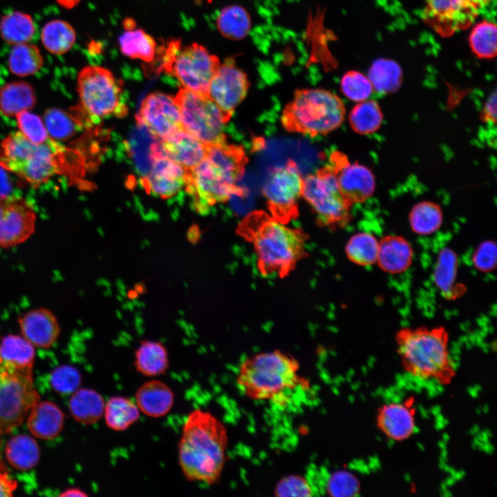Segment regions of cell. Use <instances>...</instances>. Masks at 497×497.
Returning <instances> with one entry per match:
<instances>
[{
  "label": "cell",
  "mask_w": 497,
  "mask_h": 497,
  "mask_svg": "<svg viewBox=\"0 0 497 497\" xmlns=\"http://www.w3.org/2000/svg\"><path fill=\"white\" fill-rule=\"evenodd\" d=\"M228 445V431L221 420L200 408L191 411L178 444V461L185 478L216 484L224 470Z\"/></svg>",
  "instance_id": "cell-1"
},
{
  "label": "cell",
  "mask_w": 497,
  "mask_h": 497,
  "mask_svg": "<svg viewBox=\"0 0 497 497\" xmlns=\"http://www.w3.org/2000/svg\"><path fill=\"white\" fill-rule=\"evenodd\" d=\"M236 232L253 245L257 266L263 276L284 277L308 255V235L302 229L286 226L262 210L247 214Z\"/></svg>",
  "instance_id": "cell-2"
},
{
  "label": "cell",
  "mask_w": 497,
  "mask_h": 497,
  "mask_svg": "<svg viewBox=\"0 0 497 497\" xmlns=\"http://www.w3.org/2000/svg\"><path fill=\"white\" fill-rule=\"evenodd\" d=\"M235 382L248 399L284 405L300 389L309 387L302 375L300 364L280 350L252 355L239 365Z\"/></svg>",
  "instance_id": "cell-3"
},
{
  "label": "cell",
  "mask_w": 497,
  "mask_h": 497,
  "mask_svg": "<svg viewBox=\"0 0 497 497\" xmlns=\"http://www.w3.org/2000/svg\"><path fill=\"white\" fill-rule=\"evenodd\" d=\"M248 162L242 146L226 142L206 145L204 158L195 167L186 169L185 188L199 210L204 211L232 195L243 196L237 183Z\"/></svg>",
  "instance_id": "cell-4"
},
{
  "label": "cell",
  "mask_w": 497,
  "mask_h": 497,
  "mask_svg": "<svg viewBox=\"0 0 497 497\" xmlns=\"http://www.w3.org/2000/svg\"><path fill=\"white\" fill-rule=\"evenodd\" d=\"M395 341L401 366L408 375L442 387L453 382L457 370L444 327H402L397 331Z\"/></svg>",
  "instance_id": "cell-5"
},
{
  "label": "cell",
  "mask_w": 497,
  "mask_h": 497,
  "mask_svg": "<svg viewBox=\"0 0 497 497\" xmlns=\"http://www.w3.org/2000/svg\"><path fill=\"white\" fill-rule=\"evenodd\" d=\"M345 108L341 99L324 89H299L284 108L281 122L290 133L310 137L327 135L344 121Z\"/></svg>",
  "instance_id": "cell-6"
},
{
  "label": "cell",
  "mask_w": 497,
  "mask_h": 497,
  "mask_svg": "<svg viewBox=\"0 0 497 497\" xmlns=\"http://www.w3.org/2000/svg\"><path fill=\"white\" fill-rule=\"evenodd\" d=\"M64 150L50 137L37 144L19 130L12 132L0 144V167L37 187L59 171V157Z\"/></svg>",
  "instance_id": "cell-7"
},
{
  "label": "cell",
  "mask_w": 497,
  "mask_h": 497,
  "mask_svg": "<svg viewBox=\"0 0 497 497\" xmlns=\"http://www.w3.org/2000/svg\"><path fill=\"white\" fill-rule=\"evenodd\" d=\"M302 196L311 206L320 226L338 229L346 226L351 220L353 204L342 194L329 165L303 179Z\"/></svg>",
  "instance_id": "cell-8"
},
{
  "label": "cell",
  "mask_w": 497,
  "mask_h": 497,
  "mask_svg": "<svg viewBox=\"0 0 497 497\" xmlns=\"http://www.w3.org/2000/svg\"><path fill=\"white\" fill-rule=\"evenodd\" d=\"M77 92L81 108L91 119L122 116L126 113L121 102V83L106 68H83L77 75Z\"/></svg>",
  "instance_id": "cell-9"
},
{
  "label": "cell",
  "mask_w": 497,
  "mask_h": 497,
  "mask_svg": "<svg viewBox=\"0 0 497 497\" xmlns=\"http://www.w3.org/2000/svg\"><path fill=\"white\" fill-rule=\"evenodd\" d=\"M38 402L32 368H17L0 362V434L20 425Z\"/></svg>",
  "instance_id": "cell-10"
},
{
  "label": "cell",
  "mask_w": 497,
  "mask_h": 497,
  "mask_svg": "<svg viewBox=\"0 0 497 497\" xmlns=\"http://www.w3.org/2000/svg\"><path fill=\"white\" fill-rule=\"evenodd\" d=\"M175 101L184 130L207 146L226 142L224 126L228 120L206 95L182 88Z\"/></svg>",
  "instance_id": "cell-11"
},
{
  "label": "cell",
  "mask_w": 497,
  "mask_h": 497,
  "mask_svg": "<svg viewBox=\"0 0 497 497\" xmlns=\"http://www.w3.org/2000/svg\"><path fill=\"white\" fill-rule=\"evenodd\" d=\"M302 187L303 179L293 160L289 159L284 166L272 168L262 188L271 216L284 224L296 219Z\"/></svg>",
  "instance_id": "cell-12"
},
{
  "label": "cell",
  "mask_w": 497,
  "mask_h": 497,
  "mask_svg": "<svg viewBox=\"0 0 497 497\" xmlns=\"http://www.w3.org/2000/svg\"><path fill=\"white\" fill-rule=\"evenodd\" d=\"M220 65L216 55L193 43L179 49L167 72L176 77L184 88L206 95Z\"/></svg>",
  "instance_id": "cell-13"
},
{
  "label": "cell",
  "mask_w": 497,
  "mask_h": 497,
  "mask_svg": "<svg viewBox=\"0 0 497 497\" xmlns=\"http://www.w3.org/2000/svg\"><path fill=\"white\" fill-rule=\"evenodd\" d=\"M248 87L246 74L230 58L220 64L209 84L206 96L229 121L235 108L246 97Z\"/></svg>",
  "instance_id": "cell-14"
},
{
  "label": "cell",
  "mask_w": 497,
  "mask_h": 497,
  "mask_svg": "<svg viewBox=\"0 0 497 497\" xmlns=\"http://www.w3.org/2000/svg\"><path fill=\"white\" fill-rule=\"evenodd\" d=\"M35 223V211L28 201L15 196H0V248L24 242L34 233Z\"/></svg>",
  "instance_id": "cell-15"
},
{
  "label": "cell",
  "mask_w": 497,
  "mask_h": 497,
  "mask_svg": "<svg viewBox=\"0 0 497 497\" xmlns=\"http://www.w3.org/2000/svg\"><path fill=\"white\" fill-rule=\"evenodd\" d=\"M425 1V21L443 37L467 28L478 14V8L471 0Z\"/></svg>",
  "instance_id": "cell-16"
},
{
  "label": "cell",
  "mask_w": 497,
  "mask_h": 497,
  "mask_svg": "<svg viewBox=\"0 0 497 497\" xmlns=\"http://www.w3.org/2000/svg\"><path fill=\"white\" fill-rule=\"evenodd\" d=\"M137 118L140 124L161 139L183 129L175 98L161 92H152L144 98Z\"/></svg>",
  "instance_id": "cell-17"
},
{
  "label": "cell",
  "mask_w": 497,
  "mask_h": 497,
  "mask_svg": "<svg viewBox=\"0 0 497 497\" xmlns=\"http://www.w3.org/2000/svg\"><path fill=\"white\" fill-rule=\"evenodd\" d=\"M329 162L342 194L351 203H362L373 195L376 179L369 168L350 163L344 154L337 150L330 155Z\"/></svg>",
  "instance_id": "cell-18"
},
{
  "label": "cell",
  "mask_w": 497,
  "mask_h": 497,
  "mask_svg": "<svg viewBox=\"0 0 497 497\" xmlns=\"http://www.w3.org/2000/svg\"><path fill=\"white\" fill-rule=\"evenodd\" d=\"M416 415L415 398L408 396L382 404L376 412V425L387 439L403 442L416 431Z\"/></svg>",
  "instance_id": "cell-19"
},
{
  "label": "cell",
  "mask_w": 497,
  "mask_h": 497,
  "mask_svg": "<svg viewBox=\"0 0 497 497\" xmlns=\"http://www.w3.org/2000/svg\"><path fill=\"white\" fill-rule=\"evenodd\" d=\"M153 165L143 178L144 188L149 193L167 199L174 196L185 186L186 169L172 159L151 153Z\"/></svg>",
  "instance_id": "cell-20"
},
{
  "label": "cell",
  "mask_w": 497,
  "mask_h": 497,
  "mask_svg": "<svg viewBox=\"0 0 497 497\" xmlns=\"http://www.w3.org/2000/svg\"><path fill=\"white\" fill-rule=\"evenodd\" d=\"M152 150L190 169L204 158L206 145L183 128L162 139L159 144L153 145Z\"/></svg>",
  "instance_id": "cell-21"
},
{
  "label": "cell",
  "mask_w": 497,
  "mask_h": 497,
  "mask_svg": "<svg viewBox=\"0 0 497 497\" xmlns=\"http://www.w3.org/2000/svg\"><path fill=\"white\" fill-rule=\"evenodd\" d=\"M23 337L34 347H51L59 338L60 326L49 310L40 308L25 313L19 320Z\"/></svg>",
  "instance_id": "cell-22"
},
{
  "label": "cell",
  "mask_w": 497,
  "mask_h": 497,
  "mask_svg": "<svg viewBox=\"0 0 497 497\" xmlns=\"http://www.w3.org/2000/svg\"><path fill=\"white\" fill-rule=\"evenodd\" d=\"M414 252L411 243L404 237L387 235L379 240L376 264L389 274H400L411 266Z\"/></svg>",
  "instance_id": "cell-23"
},
{
  "label": "cell",
  "mask_w": 497,
  "mask_h": 497,
  "mask_svg": "<svg viewBox=\"0 0 497 497\" xmlns=\"http://www.w3.org/2000/svg\"><path fill=\"white\" fill-rule=\"evenodd\" d=\"M174 399L170 387L158 380L146 382L135 393V403L140 412L151 418L166 415L173 407Z\"/></svg>",
  "instance_id": "cell-24"
},
{
  "label": "cell",
  "mask_w": 497,
  "mask_h": 497,
  "mask_svg": "<svg viewBox=\"0 0 497 497\" xmlns=\"http://www.w3.org/2000/svg\"><path fill=\"white\" fill-rule=\"evenodd\" d=\"M64 421V413L56 405L49 401L38 402L30 409L28 427L36 437L50 440L61 431Z\"/></svg>",
  "instance_id": "cell-25"
},
{
  "label": "cell",
  "mask_w": 497,
  "mask_h": 497,
  "mask_svg": "<svg viewBox=\"0 0 497 497\" xmlns=\"http://www.w3.org/2000/svg\"><path fill=\"white\" fill-rule=\"evenodd\" d=\"M133 363L135 369L143 376L162 375L169 367L168 350L159 341L143 340L135 351Z\"/></svg>",
  "instance_id": "cell-26"
},
{
  "label": "cell",
  "mask_w": 497,
  "mask_h": 497,
  "mask_svg": "<svg viewBox=\"0 0 497 497\" xmlns=\"http://www.w3.org/2000/svg\"><path fill=\"white\" fill-rule=\"evenodd\" d=\"M37 102L35 90L24 81L7 83L0 88V113L7 117L32 109Z\"/></svg>",
  "instance_id": "cell-27"
},
{
  "label": "cell",
  "mask_w": 497,
  "mask_h": 497,
  "mask_svg": "<svg viewBox=\"0 0 497 497\" xmlns=\"http://www.w3.org/2000/svg\"><path fill=\"white\" fill-rule=\"evenodd\" d=\"M105 400L97 391L82 388L75 391L69 401L71 415L77 422L92 425L104 415Z\"/></svg>",
  "instance_id": "cell-28"
},
{
  "label": "cell",
  "mask_w": 497,
  "mask_h": 497,
  "mask_svg": "<svg viewBox=\"0 0 497 497\" xmlns=\"http://www.w3.org/2000/svg\"><path fill=\"white\" fill-rule=\"evenodd\" d=\"M103 416L110 429L123 431L139 419L140 411L135 402L130 398L115 396L106 401Z\"/></svg>",
  "instance_id": "cell-29"
},
{
  "label": "cell",
  "mask_w": 497,
  "mask_h": 497,
  "mask_svg": "<svg viewBox=\"0 0 497 497\" xmlns=\"http://www.w3.org/2000/svg\"><path fill=\"white\" fill-rule=\"evenodd\" d=\"M36 31L32 17L21 11H12L0 19V36L7 43L15 45L32 40Z\"/></svg>",
  "instance_id": "cell-30"
},
{
  "label": "cell",
  "mask_w": 497,
  "mask_h": 497,
  "mask_svg": "<svg viewBox=\"0 0 497 497\" xmlns=\"http://www.w3.org/2000/svg\"><path fill=\"white\" fill-rule=\"evenodd\" d=\"M76 39V32L73 27L61 19L48 21L41 32V40L44 48L56 55L68 52L74 46Z\"/></svg>",
  "instance_id": "cell-31"
},
{
  "label": "cell",
  "mask_w": 497,
  "mask_h": 497,
  "mask_svg": "<svg viewBox=\"0 0 497 497\" xmlns=\"http://www.w3.org/2000/svg\"><path fill=\"white\" fill-rule=\"evenodd\" d=\"M43 62L39 48L28 42L13 45L8 58L10 72L21 77L36 74L43 67Z\"/></svg>",
  "instance_id": "cell-32"
},
{
  "label": "cell",
  "mask_w": 497,
  "mask_h": 497,
  "mask_svg": "<svg viewBox=\"0 0 497 497\" xmlns=\"http://www.w3.org/2000/svg\"><path fill=\"white\" fill-rule=\"evenodd\" d=\"M443 214L439 204L431 201H422L415 204L409 214L412 231L427 236L435 233L442 226Z\"/></svg>",
  "instance_id": "cell-33"
},
{
  "label": "cell",
  "mask_w": 497,
  "mask_h": 497,
  "mask_svg": "<svg viewBox=\"0 0 497 497\" xmlns=\"http://www.w3.org/2000/svg\"><path fill=\"white\" fill-rule=\"evenodd\" d=\"M9 463L19 470L34 467L39 460L40 451L36 441L30 436L19 435L10 438L6 446Z\"/></svg>",
  "instance_id": "cell-34"
},
{
  "label": "cell",
  "mask_w": 497,
  "mask_h": 497,
  "mask_svg": "<svg viewBox=\"0 0 497 497\" xmlns=\"http://www.w3.org/2000/svg\"><path fill=\"white\" fill-rule=\"evenodd\" d=\"M34 346L23 336L8 335L0 344V362L17 368H32Z\"/></svg>",
  "instance_id": "cell-35"
},
{
  "label": "cell",
  "mask_w": 497,
  "mask_h": 497,
  "mask_svg": "<svg viewBox=\"0 0 497 497\" xmlns=\"http://www.w3.org/2000/svg\"><path fill=\"white\" fill-rule=\"evenodd\" d=\"M368 78L373 89L380 94L396 92L402 81V71L394 61L380 59L373 63Z\"/></svg>",
  "instance_id": "cell-36"
},
{
  "label": "cell",
  "mask_w": 497,
  "mask_h": 497,
  "mask_svg": "<svg viewBox=\"0 0 497 497\" xmlns=\"http://www.w3.org/2000/svg\"><path fill=\"white\" fill-rule=\"evenodd\" d=\"M220 32L226 38L238 40L249 32L251 21L248 12L240 6H228L219 13L216 20Z\"/></svg>",
  "instance_id": "cell-37"
},
{
  "label": "cell",
  "mask_w": 497,
  "mask_h": 497,
  "mask_svg": "<svg viewBox=\"0 0 497 497\" xmlns=\"http://www.w3.org/2000/svg\"><path fill=\"white\" fill-rule=\"evenodd\" d=\"M383 121V114L378 103L372 99L358 102L349 115L351 128L360 135H369L377 131Z\"/></svg>",
  "instance_id": "cell-38"
},
{
  "label": "cell",
  "mask_w": 497,
  "mask_h": 497,
  "mask_svg": "<svg viewBox=\"0 0 497 497\" xmlns=\"http://www.w3.org/2000/svg\"><path fill=\"white\" fill-rule=\"evenodd\" d=\"M119 44L122 54L130 58L150 62L155 57L156 43L142 29L126 30L119 37Z\"/></svg>",
  "instance_id": "cell-39"
},
{
  "label": "cell",
  "mask_w": 497,
  "mask_h": 497,
  "mask_svg": "<svg viewBox=\"0 0 497 497\" xmlns=\"http://www.w3.org/2000/svg\"><path fill=\"white\" fill-rule=\"evenodd\" d=\"M379 240L372 233L362 231L352 235L345 246L347 258L353 264L368 266L376 263Z\"/></svg>",
  "instance_id": "cell-40"
},
{
  "label": "cell",
  "mask_w": 497,
  "mask_h": 497,
  "mask_svg": "<svg viewBox=\"0 0 497 497\" xmlns=\"http://www.w3.org/2000/svg\"><path fill=\"white\" fill-rule=\"evenodd\" d=\"M496 26L486 20L476 24L469 35L470 48L480 59H489L496 55Z\"/></svg>",
  "instance_id": "cell-41"
},
{
  "label": "cell",
  "mask_w": 497,
  "mask_h": 497,
  "mask_svg": "<svg viewBox=\"0 0 497 497\" xmlns=\"http://www.w3.org/2000/svg\"><path fill=\"white\" fill-rule=\"evenodd\" d=\"M43 121L50 137L56 141L68 139L78 130L79 123L74 117L57 108L47 109Z\"/></svg>",
  "instance_id": "cell-42"
},
{
  "label": "cell",
  "mask_w": 497,
  "mask_h": 497,
  "mask_svg": "<svg viewBox=\"0 0 497 497\" xmlns=\"http://www.w3.org/2000/svg\"><path fill=\"white\" fill-rule=\"evenodd\" d=\"M326 492L331 496L351 497L358 496L360 491V483L358 477L347 470H338L327 478Z\"/></svg>",
  "instance_id": "cell-43"
},
{
  "label": "cell",
  "mask_w": 497,
  "mask_h": 497,
  "mask_svg": "<svg viewBox=\"0 0 497 497\" xmlns=\"http://www.w3.org/2000/svg\"><path fill=\"white\" fill-rule=\"evenodd\" d=\"M340 88L344 95L356 102L368 99L373 90L368 77L356 70L348 71L342 76Z\"/></svg>",
  "instance_id": "cell-44"
},
{
  "label": "cell",
  "mask_w": 497,
  "mask_h": 497,
  "mask_svg": "<svg viewBox=\"0 0 497 497\" xmlns=\"http://www.w3.org/2000/svg\"><path fill=\"white\" fill-rule=\"evenodd\" d=\"M16 119L19 131L31 142L40 144L50 138L43 119L36 114L23 111Z\"/></svg>",
  "instance_id": "cell-45"
},
{
  "label": "cell",
  "mask_w": 497,
  "mask_h": 497,
  "mask_svg": "<svg viewBox=\"0 0 497 497\" xmlns=\"http://www.w3.org/2000/svg\"><path fill=\"white\" fill-rule=\"evenodd\" d=\"M81 381L80 372L70 365H61L56 368L50 376L52 387L61 394L73 393L80 387Z\"/></svg>",
  "instance_id": "cell-46"
},
{
  "label": "cell",
  "mask_w": 497,
  "mask_h": 497,
  "mask_svg": "<svg viewBox=\"0 0 497 497\" xmlns=\"http://www.w3.org/2000/svg\"><path fill=\"white\" fill-rule=\"evenodd\" d=\"M275 496H311L313 489L310 482L304 476L291 474L283 477L274 487Z\"/></svg>",
  "instance_id": "cell-47"
},
{
  "label": "cell",
  "mask_w": 497,
  "mask_h": 497,
  "mask_svg": "<svg viewBox=\"0 0 497 497\" xmlns=\"http://www.w3.org/2000/svg\"><path fill=\"white\" fill-rule=\"evenodd\" d=\"M474 267L481 272H490L496 265V244L487 240L482 242L474 251L472 255Z\"/></svg>",
  "instance_id": "cell-48"
},
{
  "label": "cell",
  "mask_w": 497,
  "mask_h": 497,
  "mask_svg": "<svg viewBox=\"0 0 497 497\" xmlns=\"http://www.w3.org/2000/svg\"><path fill=\"white\" fill-rule=\"evenodd\" d=\"M480 119L485 123L496 122V90L487 98L480 113Z\"/></svg>",
  "instance_id": "cell-49"
},
{
  "label": "cell",
  "mask_w": 497,
  "mask_h": 497,
  "mask_svg": "<svg viewBox=\"0 0 497 497\" xmlns=\"http://www.w3.org/2000/svg\"><path fill=\"white\" fill-rule=\"evenodd\" d=\"M17 483L0 471V496H11Z\"/></svg>",
  "instance_id": "cell-50"
},
{
  "label": "cell",
  "mask_w": 497,
  "mask_h": 497,
  "mask_svg": "<svg viewBox=\"0 0 497 497\" xmlns=\"http://www.w3.org/2000/svg\"><path fill=\"white\" fill-rule=\"evenodd\" d=\"M5 169L0 167V196L8 195L10 190L9 182L7 179Z\"/></svg>",
  "instance_id": "cell-51"
},
{
  "label": "cell",
  "mask_w": 497,
  "mask_h": 497,
  "mask_svg": "<svg viewBox=\"0 0 497 497\" xmlns=\"http://www.w3.org/2000/svg\"><path fill=\"white\" fill-rule=\"evenodd\" d=\"M59 496L61 497H73V496H75V497H78V496L86 497L88 495L86 493H84L83 491H81L79 489L71 488V489H66L63 493H61Z\"/></svg>",
  "instance_id": "cell-52"
},
{
  "label": "cell",
  "mask_w": 497,
  "mask_h": 497,
  "mask_svg": "<svg viewBox=\"0 0 497 497\" xmlns=\"http://www.w3.org/2000/svg\"><path fill=\"white\" fill-rule=\"evenodd\" d=\"M81 0H56L57 3L65 8L71 9L76 6Z\"/></svg>",
  "instance_id": "cell-53"
},
{
  "label": "cell",
  "mask_w": 497,
  "mask_h": 497,
  "mask_svg": "<svg viewBox=\"0 0 497 497\" xmlns=\"http://www.w3.org/2000/svg\"><path fill=\"white\" fill-rule=\"evenodd\" d=\"M124 26L126 30L134 29L135 27V22L132 19L128 18L124 21Z\"/></svg>",
  "instance_id": "cell-54"
},
{
  "label": "cell",
  "mask_w": 497,
  "mask_h": 497,
  "mask_svg": "<svg viewBox=\"0 0 497 497\" xmlns=\"http://www.w3.org/2000/svg\"><path fill=\"white\" fill-rule=\"evenodd\" d=\"M478 8V9L480 7L485 6L486 5L491 3L493 0H471Z\"/></svg>",
  "instance_id": "cell-55"
},
{
  "label": "cell",
  "mask_w": 497,
  "mask_h": 497,
  "mask_svg": "<svg viewBox=\"0 0 497 497\" xmlns=\"http://www.w3.org/2000/svg\"><path fill=\"white\" fill-rule=\"evenodd\" d=\"M3 469V465L1 463V462L0 461V471H1Z\"/></svg>",
  "instance_id": "cell-56"
}]
</instances>
